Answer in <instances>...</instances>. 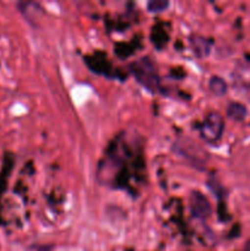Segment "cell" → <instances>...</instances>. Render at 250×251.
<instances>
[{
    "label": "cell",
    "instance_id": "cell-1",
    "mask_svg": "<svg viewBox=\"0 0 250 251\" xmlns=\"http://www.w3.org/2000/svg\"><path fill=\"white\" fill-rule=\"evenodd\" d=\"M132 75L137 82L151 92H157L161 88L158 73L154 64L149 58H141L130 65Z\"/></svg>",
    "mask_w": 250,
    "mask_h": 251
},
{
    "label": "cell",
    "instance_id": "cell-2",
    "mask_svg": "<svg viewBox=\"0 0 250 251\" xmlns=\"http://www.w3.org/2000/svg\"><path fill=\"white\" fill-rule=\"evenodd\" d=\"M225 122L220 113L212 112L206 117L202 126L200 129V135L208 144H216L222 137Z\"/></svg>",
    "mask_w": 250,
    "mask_h": 251
},
{
    "label": "cell",
    "instance_id": "cell-3",
    "mask_svg": "<svg viewBox=\"0 0 250 251\" xmlns=\"http://www.w3.org/2000/svg\"><path fill=\"white\" fill-rule=\"evenodd\" d=\"M190 212L193 217L198 220H207L212 213V207H211L210 201L207 200L203 194L200 191H193L190 195Z\"/></svg>",
    "mask_w": 250,
    "mask_h": 251
},
{
    "label": "cell",
    "instance_id": "cell-4",
    "mask_svg": "<svg viewBox=\"0 0 250 251\" xmlns=\"http://www.w3.org/2000/svg\"><path fill=\"white\" fill-rule=\"evenodd\" d=\"M191 47H193L194 53L198 58H206L210 54V43L206 38L200 36H194L190 39Z\"/></svg>",
    "mask_w": 250,
    "mask_h": 251
},
{
    "label": "cell",
    "instance_id": "cell-5",
    "mask_svg": "<svg viewBox=\"0 0 250 251\" xmlns=\"http://www.w3.org/2000/svg\"><path fill=\"white\" fill-rule=\"evenodd\" d=\"M248 110L244 104L239 102H230L227 107V115L234 122H243L247 118Z\"/></svg>",
    "mask_w": 250,
    "mask_h": 251
},
{
    "label": "cell",
    "instance_id": "cell-6",
    "mask_svg": "<svg viewBox=\"0 0 250 251\" xmlns=\"http://www.w3.org/2000/svg\"><path fill=\"white\" fill-rule=\"evenodd\" d=\"M208 86H210L211 92H212L213 95L218 96V97L225 96L228 91L227 82H225L222 77H220V76H212Z\"/></svg>",
    "mask_w": 250,
    "mask_h": 251
},
{
    "label": "cell",
    "instance_id": "cell-7",
    "mask_svg": "<svg viewBox=\"0 0 250 251\" xmlns=\"http://www.w3.org/2000/svg\"><path fill=\"white\" fill-rule=\"evenodd\" d=\"M169 6V1L167 0H152L147 2V10L150 12H161L164 11Z\"/></svg>",
    "mask_w": 250,
    "mask_h": 251
},
{
    "label": "cell",
    "instance_id": "cell-8",
    "mask_svg": "<svg viewBox=\"0 0 250 251\" xmlns=\"http://www.w3.org/2000/svg\"><path fill=\"white\" fill-rule=\"evenodd\" d=\"M243 251H250V240H248L244 245V250Z\"/></svg>",
    "mask_w": 250,
    "mask_h": 251
}]
</instances>
